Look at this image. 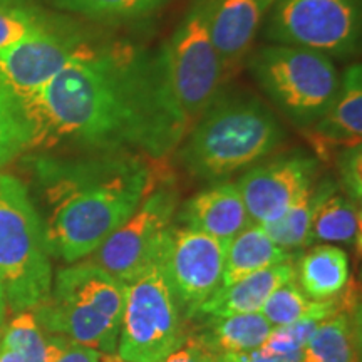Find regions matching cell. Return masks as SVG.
Instances as JSON below:
<instances>
[{
    "label": "cell",
    "instance_id": "obj_4",
    "mask_svg": "<svg viewBox=\"0 0 362 362\" xmlns=\"http://www.w3.org/2000/svg\"><path fill=\"white\" fill-rule=\"evenodd\" d=\"M124 291V282L84 259L57 272L49 296L33 312L49 336L115 356Z\"/></svg>",
    "mask_w": 362,
    "mask_h": 362
},
{
    "label": "cell",
    "instance_id": "obj_18",
    "mask_svg": "<svg viewBox=\"0 0 362 362\" xmlns=\"http://www.w3.org/2000/svg\"><path fill=\"white\" fill-rule=\"evenodd\" d=\"M296 279H298V287L309 298H336L349 284L347 253L329 243L312 247L298 262Z\"/></svg>",
    "mask_w": 362,
    "mask_h": 362
},
{
    "label": "cell",
    "instance_id": "obj_3",
    "mask_svg": "<svg viewBox=\"0 0 362 362\" xmlns=\"http://www.w3.org/2000/svg\"><path fill=\"white\" fill-rule=\"evenodd\" d=\"M285 131L269 106L243 90H226L181 139L178 161L193 178L220 181L282 144Z\"/></svg>",
    "mask_w": 362,
    "mask_h": 362
},
{
    "label": "cell",
    "instance_id": "obj_36",
    "mask_svg": "<svg viewBox=\"0 0 362 362\" xmlns=\"http://www.w3.org/2000/svg\"><path fill=\"white\" fill-rule=\"evenodd\" d=\"M4 329H6V314H0V341H2Z\"/></svg>",
    "mask_w": 362,
    "mask_h": 362
},
{
    "label": "cell",
    "instance_id": "obj_25",
    "mask_svg": "<svg viewBox=\"0 0 362 362\" xmlns=\"http://www.w3.org/2000/svg\"><path fill=\"white\" fill-rule=\"evenodd\" d=\"M61 11L98 22H134L151 17L168 0H49Z\"/></svg>",
    "mask_w": 362,
    "mask_h": 362
},
{
    "label": "cell",
    "instance_id": "obj_14",
    "mask_svg": "<svg viewBox=\"0 0 362 362\" xmlns=\"http://www.w3.org/2000/svg\"><path fill=\"white\" fill-rule=\"evenodd\" d=\"M275 0H208L210 37L225 72H232L250 51Z\"/></svg>",
    "mask_w": 362,
    "mask_h": 362
},
{
    "label": "cell",
    "instance_id": "obj_22",
    "mask_svg": "<svg viewBox=\"0 0 362 362\" xmlns=\"http://www.w3.org/2000/svg\"><path fill=\"white\" fill-rule=\"evenodd\" d=\"M272 325L262 312L208 317L206 329L198 337L216 354H247L260 349Z\"/></svg>",
    "mask_w": 362,
    "mask_h": 362
},
{
    "label": "cell",
    "instance_id": "obj_24",
    "mask_svg": "<svg viewBox=\"0 0 362 362\" xmlns=\"http://www.w3.org/2000/svg\"><path fill=\"white\" fill-rule=\"evenodd\" d=\"M342 309V302L314 300L298 287L297 279L280 285L262 307V315L269 320L272 327L298 322V320H325Z\"/></svg>",
    "mask_w": 362,
    "mask_h": 362
},
{
    "label": "cell",
    "instance_id": "obj_28",
    "mask_svg": "<svg viewBox=\"0 0 362 362\" xmlns=\"http://www.w3.org/2000/svg\"><path fill=\"white\" fill-rule=\"evenodd\" d=\"M0 344L11 347L24 362H47V334L33 310H21L6 324Z\"/></svg>",
    "mask_w": 362,
    "mask_h": 362
},
{
    "label": "cell",
    "instance_id": "obj_32",
    "mask_svg": "<svg viewBox=\"0 0 362 362\" xmlns=\"http://www.w3.org/2000/svg\"><path fill=\"white\" fill-rule=\"evenodd\" d=\"M161 362H218V354L198 336L185 337L176 349Z\"/></svg>",
    "mask_w": 362,
    "mask_h": 362
},
{
    "label": "cell",
    "instance_id": "obj_11",
    "mask_svg": "<svg viewBox=\"0 0 362 362\" xmlns=\"http://www.w3.org/2000/svg\"><path fill=\"white\" fill-rule=\"evenodd\" d=\"M225 253L226 243L189 226L171 223L163 235L155 260L188 319L221 287Z\"/></svg>",
    "mask_w": 362,
    "mask_h": 362
},
{
    "label": "cell",
    "instance_id": "obj_16",
    "mask_svg": "<svg viewBox=\"0 0 362 362\" xmlns=\"http://www.w3.org/2000/svg\"><path fill=\"white\" fill-rule=\"evenodd\" d=\"M317 146H352L362 136V67L352 64L341 74L336 98L324 115L305 129Z\"/></svg>",
    "mask_w": 362,
    "mask_h": 362
},
{
    "label": "cell",
    "instance_id": "obj_6",
    "mask_svg": "<svg viewBox=\"0 0 362 362\" xmlns=\"http://www.w3.org/2000/svg\"><path fill=\"white\" fill-rule=\"evenodd\" d=\"M160 54L166 99L187 134L221 93L226 76L210 37L208 0H192Z\"/></svg>",
    "mask_w": 362,
    "mask_h": 362
},
{
    "label": "cell",
    "instance_id": "obj_27",
    "mask_svg": "<svg viewBox=\"0 0 362 362\" xmlns=\"http://www.w3.org/2000/svg\"><path fill=\"white\" fill-rule=\"evenodd\" d=\"M29 126L19 101L0 86V170L29 151Z\"/></svg>",
    "mask_w": 362,
    "mask_h": 362
},
{
    "label": "cell",
    "instance_id": "obj_29",
    "mask_svg": "<svg viewBox=\"0 0 362 362\" xmlns=\"http://www.w3.org/2000/svg\"><path fill=\"white\" fill-rule=\"evenodd\" d=\"M322 320H298V322L272 327L269 337L257 351L267 357L298 356L314 330Z\"/></svg>",
    "mask_w": 362,
    "mask_h": 362
},
{
    "label": "cell",
    "instance_id": "obj_21",
    "mask_svg": "<svg viewBox=\"0 0 362 362\" xmlns=\"http://www.w3.org/2000/svg\"><path fill=\"white\" fill-rule=\"evenodd\" d=\"M359 325L346 310L322 320L300 351V362H361Z\"/></svg>",
    "mask_w": 362,
    "mask_h": 362
},
{
    "label": "cell",
    "instance_id": "obj_13",
    "mask_svg": "<svg viewBox=\"0 0 362 362\" xmlns=\"http://www.w3.org/2000/svg\"><path fill=\"white\" fill-rule=\"evenodd\" d=\"M317 175L319 161L297 151L250 166L235 185L252 223L267 225L280 218L315 183Z\"/></svg>",
    "mask_w": 362,
    "mask_h": 362
},
{
    "label": "cell",
    "instance_id": "obj_12",
    "mask_svg": "<svg viewBox=\"0 0 362 362\" xmlns=\"http://www.w3.org/2000/svg\"><path fill=\"white\" fill-rule=\"evenodd\" d=\"M180 200L173 185L165 181L146 194L134 214L99 245L90 262L128 284L156 259L163 235L173 223Z\"/></svg>",
    "mask_w": 362,
    "mask_h": 362
},
{
    "label": "cell",
    "instance_id": "obj_7",
    "mask_svg": "<svg viewBox=\"0 0 362 362\" xmlns=\"http://www.w3.org/2000/svg\"><path fill=\"white\" fill-rule=\"evenodd\" d=\"M248 67L270 103L300 129L324 115L341 84L332 57L296 45L260 47Z\"/></svg>",
    "mask_w": 362,
    "mask_h": 362
},
{
    "label": "cell",
    "instance_id": "obj_17",
    "mask_svg": "<svg viewBox=\"0 0 362 362\" xmlns=\"http://www.w3.org/2000/svg\"><path fill=\"white\" fill-rule=\"evenodd\" d=\"M296 279V267L291 260L240 279L230 285H221L214 296L200 307L197 315L226 317L235 314L260 312L272 293L280 285Z\"/></svg>",
    "mask_w": 362,
    "mask_h": 362
},
{
    "label": "cell",
    "instance_id": "obj_30",
    "mask_svg": "<svg viewBox=\"0 0 362 362\" xmlns=\"http://www.w3.org/2000/svg\"><path fill=\"white\" fill-rule=\"evenodd\" d=\"M337 187L342 188L346 197L361 203L362 198V148L359 144L342 146L337 155Z\"/></svg>",
    "mask_w": 362,
    "mask_h": 362
},
{
    "label": "cell",
    "instance_id": "obj_31",
    "mask_svg": "<svg viewBox=\"0 0 362 362\" xmlns=\"http://www.w3.org/2000/svg\"><path fill=\"white\" fill-rule=\"evenodd\" d=\"M106 354L61 336H47V362H103Z\"/></svg>",
    "mask_w": 362,
    "mask_h": 362
},
{
    "label": "cell",
    "instance_id": "obj_26",
    "mask_svg": "<svg viewBox=\"0 0 362 362\" xmlns=\"http://www.w3.org/2000/svg\"><path fill=\"white\" fill-rule=\"evenodd\" d=\"M52 17L37 0H0V51L37 33Z\"/></svg>",
    "mask_w": 362,
    "mask_h": 362
},
{
    "label": "cell",
    "instance_id": "obj_37",
    "mask_svg": "<svg viewBox=\"0 0 362 362\" xmlns=\"http://www.w3.org/2000/svg\"><path fill=\"white\" fill-rule=\"evenodd\" d=\"M119 362H121V361H119Z\"/></svg>",
    "mask_w": 362,
    "mask_h": 362
},
{
    "label": "cell",
    "instance_id": "obj_19",
    "mask_svg": "<svg viewBox=\"0 0 362 362\" xmlns=\"http://www.w3.org/2000/svg\"><path fill=\"white\" fill-rule=\"evenodd\" d=\"M292 253L272 242L259 223H250L226 243L223 282L230 285L269 267L291 260Z\"/></svg>",
    "mask_w": 362,
    "mask_h": 362
},
{
    "label": "cell",
    "instance_id": "obj_10",
    "mask_svg": "<svg viewBox=\"0 0 362 362\" xmlns=\"http://www.w3.org/2000/svg\"><path fill=\"white\" fill-rule=\"evenodd\" d=\"M99 37L78 22L54 16L37 33L0 51V86L21 103Z\"/></svg>",
    "mask_w": 362,
    "mask_h": 362
},
{
    "label": "cell",
    "instance_id": "obj_20",
    "mask_svg": "<svg viewBox=\"0 0 362 362\" xmlns=\"http://www.w3.org/2000/svg\"><path fill=\"white\" fill-rule=\"evenodd\" d=\"M337 189V181L334 178L315 181L280 218L262 225V228L265 230V233L275 245L291 253L310 245L312 216H314L317 206Z\"/></svg>",
    "mask_w": 362,
    "mask_h": 362
},
{
    "label": "cell",
    "instance_id": "obj_5",
    "mask_svg": "<svg viewBox=\"0 0 362 362\" xmlns=\"http://www.w3.org/2000/svg\"><path fill=\"white\" fill-rule=\"evenodd\" d=\"M0 285L12 310H34L51 292L52 265L29 188L0 175Z\"/></svg>",
    "mask_w": 362,
    "mask_h": 362
},
{
    "label": "cell",
    "instance_id": "obj_2",
    "mask_svg": "<svg viewBox=\"0 0 362 362\" xmlns=\"http://www.w3.org/2000/svg\"><path fill=\"white\" fill-rule=\"evenodd\" d=\"M49 255L84 260L121 226L155 188V173L138 153L27 158Z\"/></svg>",
    "mask_w": 362,
    "mask_h": 362
},
{
    "label": "cell",
    "instance_id": "obj_33",
    "mask_svg": "<svg viewBox=\"0 0 362 362\" xmlns=\"http://www.w3.org/2000/svg\"><path fill=\"white\" fill-rule=\"evenodd\" d=\"M218 362H300V354L292 357H267L255 351L247 354H218Z\"/></svg>",
    "mask_w": 362,
    "mask_h": 362
},
{
    "label": "cell",
    "instance_id": "obj_1",
    "mask_svg": "<svg viewBox=\"0 0 362 362\" xmlns=\"http://www.w3.org/2000/svg\"><path fill=\"white\" fill-rule=\"evenodd\" d=\"M19 104L29 151L163 158L185 138L166 99L160 51L128 40L99 37Z\"/></svg>",
    "mask_w": 362,
    "mask_h": 362
},
{
    "label": "cell",
    "instance_id": "obj_8",
    "mask_svg": "<svg viewBox=\"0 0 362 362\" xmlns=\"http://www.w3.org/2000/svg\"><path fill=\"white\" fill-rule=\"evenodd\" d=\"M183 341V312L155 260L126 284L117 359L161 362Z\"/></svg>",
    "mask_w": 362,
    "mask_h": 362
},
{
    "label": "cell",
    "instance_id": "obj_34",
    "mask_svg": "<svg viewBox=\"0 0 362 362\" xmlns=\"http://www.w3.org/2000/svg\"><path fill=\"white\" fill-rule=\"evenodd\" d=\"M0 362H24L17 352H13L11 347L0 344Z\"/></svg>",
    "mask_w": 362,
    "mask_h": 362
},
{
    "label": "cell",
    "instance_id": "obj_35",
    "mask_svg": "<svg viewBox=\"0 0 362 362\" xmlns=\"http://www.w3.org/2000/svg\"><path fill=\"white\" fill-rule=\"evenodd\" d=\"M7 304H6V296H4V288L0 285V314H6Z\"/></svg>",
    "mask_w": 362,
    "mask_h": 362
},
{
    "label": "cell",
    "instance_id": "obj_9",
    "mask_svg": "<svg viewBox=\"0 0 362 362\" xmlns=\"http://www.w3.org/2000/svg\"><path fill=\"white\" fill-rule=\"evenodd\" d=\"M265 35L274 44L347 59L359 49L361 0H275Z\"/></svg>",
    "mask_w": 362,
    "mask_h": 362
},
{
    "label": "cell",
    "instance_id": "obj_15",
    "mask_svg": "<svg viewBox=\"0 0 362 362\" xmlns=\"http://www.w3.org/2000/svg\"><path fill=\"white\" fill-rule=\"evenodd\" d=\"M175 218L180 225L200 230L223 243L252 223L237 185L230 181H218L193 194L178 208Z\"/></svg>",
    "mask_w": 362,
    "mask_h": 362
},
{
    "label": "cell",
    "instance_id": "obj_23",
    "mask_svg": "<svg viewBox=\"0 0 362 362\" xmlns=\"http://www.w3.org/2000/svg\"><path fill=\"white\" fill-rule=\"evenodd\" d=\"M329 242L361 247L359 203L334 192L317 206L310 223V243Z\"/></svg>",
    "mask_w": 362,
    "mask_h": 362
}]
</instances>
